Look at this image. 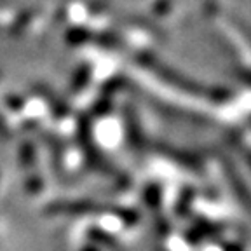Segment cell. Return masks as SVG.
I'll list each match as a JSON object with an SVG mask.
<instances>
[{
  "label": "cell",
  "mask_w": 251,
  "mask_h": 251,
  "mask_svg": "<svg viewBox=\"0 0 251 251\" xmlns=\"http://www.w3.org/2000/svg\"><path fill=\"white\" fill-rule=\"evenodd\" d=\"M228 251H243L239 246H228Z\"/></svg>",
  "instance_id": "obj_5"
},
{
  "label": "cell",
  "mask_w": 251,
  "mask_h": 251,
  "mask_svg": "<svg viewBox=\"0 0 251 251\" xmlns=\"http://www.w3.org/2000/svg\"><path fill=\"white\" fill-rule=\"evenodd\" d=\"M47 215H91V213H115L124 220L136 222L138 215L127 209H114L110 206L94 204L91 201H56L46 208Z\"/></svg>",
  "instance_id": "obj_1"
},
{
  "label": "cell",
  "mask_w": 251,
  "mask_h": 251,
  "mask_svg": "<svg viewBox=\"0 0 251 251\" xmlns=\"http://www.w3.org/2000/svg\"><path fill=\"white\" fill-rule=\"evenodd\" d=\"M21 164L23 166H31L33 164V159H35V150H33V147L30 145V143H26V145L21 147Z\"/></svg>",
  "instance_id": "obj_3"
},
{
  "label": "cell",
  "mask_w": 251,
  "mask_h": 251,
  "mask_svg": "<svg viewBox=\"0 0 251 251\" xmlns=\"http://www.w3.org/2000/svg\"><path fill=\"white\" fill-rule=\"evenodd\" d=\"M42 188H44V181L40 180L39 176H31V178H28V181H26V190H28V192L37 194V192H40Z\"/></svg>",
  "instance_id": "obj_4"
},
{
  "label": "cell",
  "mask_w": 251,
  "mask_h": 251,
  "mask_svg": "<svg viewBox=\"0 0 251 251\" xmlns=\"http://www.w3.org/2000/svg\"><path fill=\"white\" fill-rule=\"evenodd\" d=\"M87 235H89L93 241H100L101 244H106V246H114L115 241L114 237H110L108 234H105L103 230H96V228H89V232H87Z\"/></svg>",
  "instance_id": "obj_2"
},
{
  "label": "cell",
  "mask_w": 251,
  "mask_h": 251,
  "mask_svg": "<svg viewBox=\"0 0 251 251\" xmlns=\"http://www.w3.org/2000/svg\"><path fill=\"white\" fill-rule=\"evenodd\" d=\"M82 251H100V250H96V248H87V250H82Z\"/></svg>",
  "instance_id": "obj_6"
}]
</instances>
